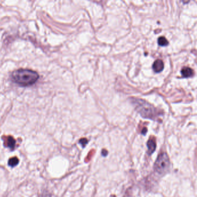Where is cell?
Here are the masks:
<instances>
[{
    "label": "cell",
    "mask_w": 197,
    "mask_h": 197,
    "mask_svg": "<svg viewBox=\"0 0 197 197\" xmlns=\"http://www.w3.org/2000/svg\"><path fill=\"white\" fill-rule=\"evenodd\" d=\"M39 78V74L36 71L28 69L17 70L11 74L12 81L15 83L23 87L35 84Z\"/></svg>",
    "instance_id": "cell-1"
},
{
    "label": "cell",
    "mask_w": 197,
    "mask_h": 197,
    "mask_svg": "<svg viewBox=\"0 0 197 197\" xmlns=\"http://www.w3.org/2000/svg\"><path fill=\"white\" fill-rule=\"evenodd\" d=\"M131 102L141 116L146 119L155 120L160 114V112L152 105L143 99L132 98Z\"/></svg>",
    "instance_id": "cell-2"
},
{
    "label": "cell",
    "mask_w": 197,
    "mask_h": 197,
    "mask_svg": "<svg viewBox=\"0 0 197 197\" xmlns=\"http://www.w3.org/2000/svg\"><path fill=\"white\" fill-rule=\"evenodd\" d=\"M169 158L166 153H162L158 157L155 162V169L160 175L164 174L169 169Z\"/></svg>",
    "instance_id": "cell-3"
},
{
    "label": "cell",
    "mask_w": 197,
    "mask_h": 197,
    "mask_svg": "<svg viewBox=\"0 0 197 197\" xmlns=\"http://www.w3.org/2000/svg\"><path fill=\"white\" fill-rule=\"evenodd\" d=\"M164 64L161 60H157L153 65V69L155 72L158 73L164 70Z\"/></svg>",
    "instance_id": "cell-4"
},
{
    "label": "cell",
    "mask_w": 197,
    "mask_h": 197,
    "mask_svg": "<svg viewBox=\"0 0 197 197\" xmlns=\"http://www.w3.org/2000/svg\"><path fill=\"white\" fill-rule=\"evenodd\" d=\"M147 146L148 148V153L149 155L153 153L156 148V143L155 139L150 138L147 143Z\"/></svg>",
    "instance_id": "cell-5"
},
{
    "label": "cell",
    "mask_w": 197,
    "mask_h": 197,
    "mask_svg": "<svg viewBox=\"0 0 197 197\" xmlns=\"http://www.w3.org/2000/svg\"><path fill=\"white\" fill-rule=\"evenodd\" d=\"M181 73L183 77L184 78H190L191 77L194 75L193 70L188 67H185L182 68L181 70Z\"/></svg>",
    "instance_id": "cell-6"
},
{
    "label": "cell",
    "mask_w": 197,
    "mask_h": 197,
    "mask_svg": "<svg viewBox=\"0 0 197 197\" xmlns=\"http://www.w3.org/2000/svg\"><path fill=\"white\" fill-rule=\"evenodd\" d=\"M16 144V141L12 137H8L6 138L5 141V146L11 149H14Z\"/></svg>",
    "instance_id": "cell-7"
},
{
    "label": "cell",
    "mask_w": 197,
    "mask_h": 197,
    "mask_svg": "<svg viewBox=\"0 0 197 197\" xmlns=\"http://www.w3.org/2000/svg\"><path fill=\"white\" fill-rule=\"evenodd\" d=\"M158 43L161 46H165L169 44V42L164 37H160L158 39Z\"/></svg>",
    "instance_id": "cell-8"
},
{
    "label": "cell",
    "mask_w": 197,
    "mask_h": 197,
    "mask_svg": "<svg viewBox=\"0 0 197 197\" xmlns=\"http://www.w3.org/2000/svg\"><path fill=\"white\" fill-rule=\"evenodd\" d=\"M19 162V159L17 157H13V158H11L9 159V160L8 161V164H9V166H11L12 167H14L16 166L18 164Z\"/></svg>",
    "instance_id": "cell-9"
},
{
    "label": "cell",
    "mask_w": 197,
    "mask_h": 197,
    "mask_svg": "<svg viewBox=\"0 0 197 197\" xmlns=\"http://www.w3.org/2000/svg\"><path fill=\"white\" fill-rule=\"evenodd\" d=\"M87 139L86 138H82L81 139L80 141H79V143L83 146V147H85V146L86 145V144L87 143Z\"/></svg>",
    "instance_id": "cell-10"
},
{
    "label": "cell",
    "mask_w": 197,
    "mask_h": 197,
    "mask_svg": "<svg viewBox=\"0 0 197 197\" xmlns=\"http://www.w3.org/2000/svg\"><path fill=\"white\" fill-rule=\"evenodd\" d=\"M40 197H51V196L50 193H49L47 191H44L43 192Z\"/></svg>",
    "instance_id": "cell-11"
},
{
    "label": "cell",
    "mask_w": 197,
    "mask_h": 197,
    "mask_svg": "<svg viewBox=\"0 0 197 197\" xmlns=\"http://www.w3.org/2000/svg\"><path fill=\"white\" fill-rule=\"evenodd\" d=\"M102 155H103L104 156H106V155H108V152H107V150H103L102 152Z\"/></svg>",
    "instance_id": "cell-12"
},
{
    "label": "cell",
    "mask_w": 197,
    "mask_h": 197,
    "mask_svg": "<svg viewBox=\"0 0 197 197\" xmlns=\"http://www.w3.org/2000/svg\"><path fill=\"white\" fill-rule=\"evenodd\" d=\"M147 132V128H144L143 129V130L142 131V134H143V135H145L146 134V133Z\"/></svg>",
    "instance_id": "cell-13"
}]
</instances>
